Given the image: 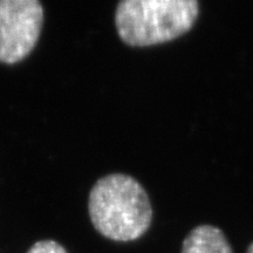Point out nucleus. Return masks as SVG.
<instances>
[{
	"instance_id": "obj_1",
	"label": "nucleus",
	"mask_w": 253,
	"mask_h": 253,
	"mask_svg": "<svg viewBox=\"0 0 253 253\" xmlns=\"http://www.w3.org/2000/svg\"><path fill=\"white\" fill-rule=\"evenodd\" d=\"M88 212L97 232L115 242L140 238L153 218L147 191L126 173H110L95 183L89 192Z\"/></svg>"
},
{
	"instance_id": "obj_2",
	"label": "nucleus",
	"mask_w": 253,
	"mask_h": 253,
	"mask_svg": "<svg viewBox=\"0 0 253 253\" xmlns=\"http://www.w3.org/2000/svg\"><path fill=\"white\" fill-rule=\"evenodd\" d=\"M198 8L197 0H123L115 11L116 30L126 45L166 42L191 28Z\"/></svg>"
},
{
	"instance_id": "obj_3",
	"label": "nucleus",
	"mask_w": 253,
	"mask_h": 253,
	"mask_svg": "<svg viewBox=\"0 0 253 253\" xmlns=\"http://www.w3.org/2000/svg\"><path fill=\"white\" fill-rule=\"evenodd\" d=\"M43 25L38 0H0V62L23 61L36 48Z\"/></svg>"
},
{
	"instance_id": "obj_4",
	"label": "nucleus",
	"mask_w": 253,
	"mask_h": 253,
	"mask_svg": "<svg viewBox=\"0 0 253 253\" xmlns=\"http://www.w3.org/2000/svg\"><path fill=\"white\" fill-rule=\"evenodd\" d=\"M181 253H233V251L220 229L212 225H199L185 237Z\"/></svg>"
},
{
	"instance_id": "obj_5",
	"label": "nucleus",
	"mask_w": 253,
	"mask_h": 253,
	"mask_svg": "<svg viewBox=\"0 0 253 253\" xmlns=\"http://www.w3.org/2000/svg\"><path fill=\"white\" fill-rule=\"evenodd\" d=\"M27 253H68L61 244L55 240H40L37 242Z\"/></svg>"
},
{
	"instance_id": "obj_6",
	"label": "nucleus",
	"mask_w": 253,
	"mask_h": 253,
	"mask_svg": "<svg viewBox=\"0 0 253 253\" xmlns=\"http://www.w3.org/2000/svg\"><path fill=\"white\" fill-rule=\"evenodd\" d=\"M248 253H253V243L251 245L249 246V249H248Z\"/></svg>"
}]
</instances>
